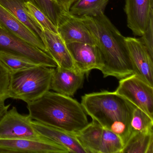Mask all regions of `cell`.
<instances>
[{"label":"cell","mask_w":153,"mask_h":153,"mask_svg":"<svg viewBox=\"0 0 153 153\" xmlns=\"http://www.w3.org/2000/svg\"><path fill=\"white\" fill-rule=\"evenodd\" d=\"M54 68L40 65L11 73L10 98L27 104L37 100L51 90Z\"/></svg>","instance_id":"277c9868"},{"label":"cell","mask_w":153,"mask_h":153,"mask_svg":"<svg viewBox=\"0 0 153 153\" xmlns=\"http://www.w3.org/2000/svg\"><path fill=\"white\" fill-rule=\"evenodd\" d=\"M124 11L128 27L134 35L142 36L153 16V0H125Z\"/></svg>","instance_id":"30bf717a"},{"label":"cell","mask_w":153,"mask_h":153,"mask_svg":"<svg viewBox=\"0 0 153 153\" xmlns=\"http://www.w3.org/2000/svg\"><path fill=\"white\" fill-rule=\"evenodd\" d=\"M85 75L75 69L57 67L53 70L50 89L63 95L73 96L82 86Z\"/></svg>","instance_id":"5bb4252c"},{"label":"cell","mask_w":153,"mask_h":153,"mask_svg":"<svg viewBox=\"0 0 153 153\" xmlns=\"http://www.w3.org/2000/svg\"><path fill=\"white\" fill-rule=\"evenodd\" d=\"M153 153V130L131 132L121 153Z\"/></svg>","instance_id":"d6986e66"},{"label":"cell","mask_w":153,"mask_h":153,"mask_svg":"<svg viewBox=\"0 0 153 153\" xmlns=\"http://www.w3.org/2000/svg\"><path fill=\"white\" fill-rule=\"evenodd\" d=\"M32 124L41 136L64 147L70 153H86L75 134L34 120Z\"/></svg>","instance_id":"9a60e30c"},{"label":"cell","mask_w":153,"mask_h":153,"mask_svg":"<svg viewBox=\"0 0 153 153\" xmlns=\"http://www.w3.org/2000/svg\"><path fill=\"white\" fill-rule=\"evenodd\" d=\"M44 33L47 52L55 61L58 67L75 69L71 55L59 35L46 29L44 30Z\"/></svg>","instance_id":"2e32d148"},{"label":"cell","mask_w":153,"mask_h":153,"mask_svg":"<svg viewBox=\"0 0 153 153\" xmlns=\"http://www.w3.org/2000/svg\"><path fill=\"white\" fill-rule=\"evenodd\" d=\"M153 128V118L138 107H136L133 111L131 122V132L147 131L152 130Z\"/></svg>","instance_id":"cb8c5ba5"},{"label":"cell","mask_w":153,"mask_h":153,"mask_svg":"<svg viewBox=\"0 0 153 153\" xmlns=\"http://www.w3.org/2000/svg\"><path fill=\"white\" fill-rule=\"evenodd\" d=\"M124 146L120 136L103 128L99 153H121Z\"/></svg>","instance_id":"7402d4cb"},{"label":"cell","mask_w":153,"mask_h":153,"mask_svg":"<svg viewBox=\"0 0 153 153\" xmlns=\"http://www.w3.org/2000/svg\"><path fill=\"white\" fill-rule=\"evenodd\" d=\"M29 115L34 120L75 134L88 124L81 103L71 97L49 91L27 104Z\"/></svg>","instance_id":"7a4b0ae2"},{"label":"cell","mask_w":153,"mask_h":153,"mask_svg":"<svg viewBox=\"0 0 153 153\" xmlns=\"http://www.w3.org/2000/svg\"><path fill=\"white\" fill-rule=\"evenodd\" d=\"M0 28L48 53L41 39L1 4Z\"/></svg>","instance_id":"4fadbf2b"},{"label":"cell","mask_w":153,"mask_h":153,"mask_svg":"<svg viewBox=\"0 0 153 153\" xmlns=\"http://www.w3.org/2000/svg\"><path fill=\"white\" fill-rule=\"evenodd\" d=\"M140 39L153 57V16L149 19L145 33Z\"/></svg>","instance_id":"4316f807"},{"label":"cell","mask_w":153,"mask_h":153,"mask_svg":"<svg viewBox=\"0 0 153 153\" xmlns=\"http://www.w3.org/2000/svg\"><path fill=\"white\" fill-rule=\"evenodd\" d=\"M10 105V104H5V102H0V119L5 114V113L8 110Z\"/></svg>","instance_id":"f1b7e54d"},{"label":"cell","mask_w":153,"mask_h":153,"mask_svg":"<svg viewBox=\"0 0 153 153\" xmlns=\"http://www.w3.org/2000/svg\"><path fill=\"white\" fill-rule=\"evenodd\" d=\"M61 13H69L71 7L76 0H54Z\"/></svg>","instance_id":"83f0119b"},{"label":"cell","mask_w":153,"mask_h":153,"mask_svg":"<svg viewBox=\"0 0 153 153\" xmlns=\"http://www.w3.org/2000/svg\"><path fill=\"white\" fill-rule=\"evenodd\" d=\"M29 114L19 113L14 106L0 119V138L38 139L43 137L35 130Z\"/></svg>","instance_id":"52a82bcc"},{"label":"cell","mask_w":153,"mask_h":153,"mask_svg":"<svg viewBox=\"0 0 153 153\" xmlns=\"http://www.w3.org/2000/svg\"><path fill=\"white\" fill-rule=\"evenodd\" d=\"M109 0H76L71 7L69 14L78 17H96L104 13Z\"/></svg>","instance_id":"ffe728a7"},{"label":"cell","mask_w":153,"mask_h":153,"mask_svg":"<svg viewBox=\"0 0 153 153\" xmlns=\"http://www.w3.org/2000/svg\"><path fill=\"white\" fill-rule=\"evenodd\" d=\"M25 7L30 16L42 27V28L59 34L57 27L39 9L29 2H26Z\"/></svg>","instance_id":"d4e9b609"},{"label":"cell","mask_w":153,"mask_h":153,"mask_svg":"<svg viewBox=\"0 0 153 153\" xmlns=\"http://www.w3.org/2000/svg\"><path fill=\"white\" fill-rule=\"evenodd\" d=\"M75 69L85 74L94 69L101 71L103 67L102 55L96 45L84 43L67 44Z\"/></svg>","instance_id":"9c48e42d"},{"label":"cell","mask_w":153,"mask_h":153,"mask_svg":"<svg viewBox=\"0 0 153 153\" xmlns=\"http://www.w3.org/2000/svg\"><path fill=\"white\" fill-rule=\"evenodd\" d=\"M103 128L94 120L75 134L86 153H99Z\"/></svg>","instance_id":"ac0fdd59"},{"label":"cell","mask_w":153,"mask_h":153,"mask_svg":"<svg viewBox=\"0 0 153 153\" xmlns=\"http://www.w3.org/2000/svg\"><path fill=\"white\" fill-rule=\"evenodd\" d=\"M39 9L57 27L62 13L54 0H24Z\"/></svg>","instance_id":"603a6c76"},{"label":"cell","mask_w":153,"mask_h":153,"mask_svg":"<svg viewBox=\"0 0 153 153\" xmlns=\"http://www.w3.org/2000/svg\"><path fill=\"white\" fill-rule=\"evenodd\" d=\"M68 153V149L43 137L38 139L0 138V153Z\"/></svg>","instance_id":"ba28073f"},{"label":"cell","mask_w":153,"mask_h":153,"mask_svg":"<svg viewBox=\"0 0 153 153\" xmlns=\"http://www.w3.org/2000/svg\"><path fill=\"white\" fill-rule=\"evenodd\" d=\"M25 3L24 0H0V4L33 32L45 45L43 29L28 14L25 7Z\"/></svg>","instance_id":"e0dca14e"},{"label":"cell","mask_w":153,"mask_h":153,"mask_svg":"<svg viewBox=\"0 0 153 153\" xmlns=\"http://www.w3.org/2000/svg\"><path fill=\"white\" fill-rule=\"evenodd\" d=\"M10 76L11 72L0 60V102L10 98Z\"/></svg>","instance_id":"484cf974"},{"label":"cell","mask_w":153,"mask_h":153,"mask_svg":"<svg viewBox=\"0 0 153 153\" xmlns=\"http://www.w3.org/2000/svg\"><path fill=\"white\" fill-rule=\"evenodd\" d=\"M0 60L11 73L42 65L25 57L4 52L0 51Z\"/></svg>","instance_id":"44dd1931"},{"label":"cell","mask_w":153,"mask_h":153,"mask_svg":"<svg viewBox=\"0 0 153 153\" xmlns=\"http://www.w3.org/2000/svg\"><path fill=\"white\" fill-rule=\"evenodd\" d=\"M81 104L86 113L103 128L120 136L125 145L131 134L135 105L115 91H108L85 94Z\"/></svg>","instance_id":"3957f363"},{"label":"cell","mask_w":153,"mask_h":153,"mask_svg":"<svg viewBox=\"0 0 153 153\" xmlns=\"http://www.w3.org/2000/svg\"><path fill=\"white\" fill-rule=\"evenodd\" d=\"M58 33L66 44L72 42L96 45L89 30L80 17L62 13L57 26Z\"/></svg>","instance_id":"8fae6325"},{"label":"cell","mask_w":153,"mask_h":153,"mask_svg":"<svg viewBox=\"0 0 153 153\" xmlns=\"http://www.w3.org/2000/svg\"><path fill=\"white\" fill-rule=\"evenodd\" d=\"M115 92L153 118V87L139 75L120 79Z\"/></svg>","instance_id":"5b68a950"},{"label":"cell","mask_w":153,"mask_h":153,"mask_svg":"<svg viewBox=\"0 0 153 153\" xmlns=\"http://www.w3.org/2000/svg\"><path fill=\"white\" fill-rule=\"evenodd\" d=\"M0 51L25 57L47 67H58L53 59L44 51L0 28Z\"/></svg>","instance_id":"8992f818"},{"label":"cell","mask_w":153,"mask_h":153,"mask_svg":"<svg viewBox=\"0 0 153 153\" xmlns=\"http://www.w3.org/2000/svg\"><path fill=\"white\" fill-rule=\"evenodd\" d=\"M80 18L90 31L100 50L103 62L101 71L104 77L111 76L120 79L136 74L125 37L104 13L96 17Z\"/></svg>","instance_id":"6da1fadb"},{"label":"cell","mask_w":153,"mask_h":153,"mask_svg":"<svg viewBox=\"0 0 153 153\" xmlns=\"http://www.w3.org/2000/svg\"><path fill=\"white\" fill-rule=\"evenodd\" d=\"M125 41L136 74L153 87V57L140 38L127 37Z\"/></svg>","instance_id":"7c38bea8"}]
</instances>
